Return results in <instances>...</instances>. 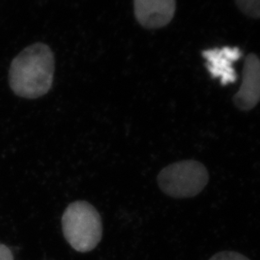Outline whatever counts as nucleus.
<instances>
[{
  "label": "nucleus",
  "instance_id": "obj_1",
  "mask_svg": "<svg viewBox=\"0 0 260 260\" xmlns=\"http://www.w3.org/2000/svg\"><path fill=\"white\" fill-rule=\"evenodd\" d=\"M55 70L54 55L44 43L25 48L10 64L9 83L20 98L37 99L46 95L53 86Z\"/></svg>",
  "mask_w": 260,
  "mask_h": 260
},
{
  "label": "nucleus",
  "instance_id": "obj_2",
  "mask_svg": "<svg viewBox=\"0 0 260 260\" xmlns=\"http://www.w3.org/2000/svg\"><path fill=\"white\" fill-rule=\"evenodd\" d=\"M62 230L65 239L75 250L87 253L95 248L102 240V218L91 204L78 200L65 209Z\"/></svg>",
  "mask_w": 260,
  "mask_h": 260
},
{
  "label": "nucleus",
  "instance_id": "obj_3",
  "mask_svg": "<svg viewBox=\"0 0 260 260\" xmlns=\"http://www.w3.org/2000/svg\"><path fill=\"white\" fill-rule=\"evenodd\" d=\"M209 180L208 171L202 163L181 160L163 168L157 176V183L165 194L185 199L199 194Z\"/></svg>",
  "mask_w": 260,
  "mask_h": 260
},
{
  "label": "nucleus",
  "instance_id": "obj_4",
  "mask_svg": "<svg viewBox=\"0 0 260 260\" xmlns=\"http://www.w3.org/2000/svg\"><path fill=\"white\" fill-rule=\"evenodd\" d=\"M260 102V58L251 53L246 57L243 65V80L233 103L242 111L253 109Z\"/></svg>",
  "mask_w": 260,
  "mask_h": 260
},
{
  "label": "nucleus",
  "instance_id": "obj_5",
  "mask_svg": "<svg viewBox=\"0 0 260 260\" xmlns=\"http://www.w3.org/2000/svg\"><path fill=\"white\" fill-rule=\"evenodd\" d=\"M138 22L147 29L164 27L175 15L176 0H134Z\"/></svg>",
  "mask_w": 260,
  "mask_h": 260
},
{
  "label": "nucleus",
  "instance_id": "obj_6",
  "mask_svg": "<svg viewBox=\"0 0 260 260\" xmlns=\"http://www.w3.org/2000/svg\"><path fill=\"white\" fill-rule=\"evenodd\" d=\"M242 55V51L236 47L212 48L203 52L208 71L213 78L219 79L222 85L235 82L237 74L233 65Z\"/></svg>",
  "mask_w": 260,
  "mask_h": 260
},
{
  "label": "nucleus",
  "instance_id": "obj_7",
  "mask_svg": "<svg viewBox=\"0 0 260 260\" xmlns=\"http://www.w3.org/2000/svg\"><path fill=\"white\" fill-rule=\"evenodd\" d=\"M241 11L254 19H260V0H235Z\"/></svg>",
  "mask_w": 260,
  "mask_h": 260
},
{
  "label": "nucleus",
  "instance_id": "obj_8",
  "mask_svg": "<svg viewBox=\"0 0 260 260\" xmlns=\"http://www.w3.org/2000/svg\"><path fill=\"white\" fill-rule=\"evenodd\" d=\"M209 260H250L246 256L233 252V251H224L220 253H215Z\"/></svg>",
  "mask_w": 260,
  "mask_h": 260
},
{
  "label": "nucleus",
  "instance_id": "obj_9",
  "mask_svg": "<svg viewBox=\"0 0 260 260\" xmlns=\"http://www.w3.org/2000/svg\"><path fill=\"white\" fill-rule=\"evenodd\" d=\"M0 260H14L12 252L2 243H0Z\"/></svg>",
  "mask_w": 260,
  "mask_h": 260
}]
</instances>
